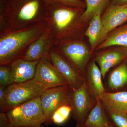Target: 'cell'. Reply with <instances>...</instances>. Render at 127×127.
Returning a JSON list of instances; mask_svg holds the SVG:
<instances>
[{"label":"cell","mask_w":127,"mask_h":127,"mask_svg":"<svg viewBox=\"0 0 127 127\" xmlns=\"http://www.w3.org/2000/svg\"><path fill=\"white\" fill-rule=\"evenodd\" d=\"M47 8L43 0H0V33L45 21Z\"/></svg>","instance_id":"6da1fadb"},{"label":"cell","mask_w":127,"mask_h":127,"mask_svg":"<svg viewBox=\"0 0 127 127\" xmlns=\"http://www.w3.org/2000/svg\"><path fill=\"white\" fill-rule=\"evenodd\" d=\"M45 21L53 46L62 42L77 40V27L82 22L84 9L61 4L47 5Z\"/></svg>","instance_id":"7a4b0ae2"},{"label":"cell","mask_w":127,"mask_h":127,"mask_svg":"<svg viewBox=\"0 0 127 127\" xmlns=\"http://www.w3.org/2000/svg\"><path fill=\"white\" fill-rule=\"evenodd\" d=\"M48 27L46 21H44L21 30L0 33V65L10 64L20 58Z\"/></svg>","instance_id":"3957f363"},{"label":"cell","mask_w":127,"mask_h":127,"mask_svg":"<svg viewBox=\"0 0 127 127\" xmlns=\"http://www.w3.org/2000/svg\"><path fill=\"white\" fill-rule=\"evenodd\" d=\"M6 113L14 127H38L45 122L40 96L15 107Z\"/></svg>","instance_id":"277c9868"},{"label":"cell","mask_w":127,"mask_h":127,"mask_svg":"<svg viewBox=\"0 0 127 127\" xmlns=\"http://www.w3.org/2000/svg\"><path fill=\"white\" fill-rule=\"evenodd\" d=\"M34 78L20 83H12L5 89V113L15 107L40 96L46 90Z\"/></svg>","instance_id":"5b68a950"},{"label":"cell","mask_w":127,"mask_h":127,"mask_svg":"<svg viewBox=\"0 0 127 127\" xmlns=\"http://www.w3.org/2000/svg\"><path fill=\"white\" fill-rule=\"evenodd\" d=\"M98 98L88 90L85 83L77 89H72L70 100L71 114L77 123L84 124L89 114L96 104Z\"/></svg>","instance_id":"8992f818"},{"label":"cell","mask_w":127,"mask_h":127,"mask_svg":"<svg viewBox=\"0 0 127 127\" xmlns=\"http://www.w3.org/2000/svg\"><path fill=\"white\" fill-rule=\"evenodd\" d=\"M72 64L84 78L92 52L84 42L79 40L62 42L53 46Z\"/></svg>","instance_id":"52a82bcc"},{"label":"cell","mask_w":127,"mask_h":127,"mask_svg":"<svg viewBox=\"0 0 127 127\" xmlns=\"http://www.w3.org/2000/svg\"><path fill=\"white\" fill-rule=\"evenodd\" d=\"M72 88L68 85L47 89L40 96L45 123L51 122L53 114L59 107L70 105Z\"/></svg>","instance_id":"ba28073f"},{"label":"cell","mask_w":127,"mask_h":127,"mask_svg":"<svg viewBox=\"0 0 127 127\" xmlns=\"http://www.w3.org/2000/svg\"><path fill=\"white\" fill-rule=\"evenodd\" d=\"M50 61L72 89H77L84 84L83 76L75 66L58 50L52 47L49 53Z\"/></svg>","instance_id":"9c48e42d"},{"label":"cell","mask_w":127,"mask_h":127,"mask_svg":"<svg viewBox=\"0 0 127 127\" xmlns=\"http://www.w3.org/2000/svg\"><path fill=\"white\" fill-rule=\"evenodd\" d=\"M34 78L46 89L68 85L66 79L53 65L50 58L39 61Z\"/></svg>","instance_id":"30bf717a"},{"label":"cell","mask_w":127,"mask_h":127,"mask_svg":"<svg viewBox=\"0 0 127 127\" xmlns=\"http://www.w3.org/2000/svg\"><path fill=\"white\" fill-rule=\"evenodd\" d=\"M101 20L102 27L98 43L110 32L127 21V4L109 5L101 17Z\"/></svg>","instance_id":"8fae6325"},{"label":"cell","mask_w":127,"mask_h":127,"mask_svg":"<svg viewBox=\"0 0 127 127\" xmlns=\"http://www.w3.org/2000/svg\"><path fill=\"white\" fill-rule=\"evenodd\" d=\"M53 45L48 27L41 36L30 44L20 58L30 61L49 58L50 50Z\"/></svg>","instance_id":"7c38bea8"},{"label":"cell","mask_w":127,"mask_h":127,"mask_svg":"<svg viewBox=\"0 0 127 127\" xmlns=\"http://www.w3.org/2000/svg\"><path fill=\"white\" fill-rule=\"evenodd\" d=\"M39 61H30L19 58L10 64L12 83H20L33 79Z\"/></svg>","instance_id":"4fadbf2b"},{"label":"cell","mask_w":127,"mask_h":127,"mask_svg":"<svg viewBox=\"0 0 127 127\" xmlns=\"http://www.w3.org/2000/svg\"><path fill=\"white\" fill-rule=\"evenodd\" d=\"M84 75V83L89 91L98 98L106 92L102 75L95 60L89 62Z\"/></svg>","instance_id":"5bb4252c"},{"label":"cell","mask_w":127,"mask_h":127,"mask_svg":"<svg viewBox=\"0 0 127 127\" xmlns=\"http://www.w3.org/2000/svg\"><path fill=\"white\" fill-rule=\"evenodd\" d=\"M104 87L107 92L124 91L127 86V64L123 63L115 67L104 78Z\"/></svg>","instance_id":"9a60e30c"},{"label":"cell","mask_w":127,"mask_h":127,"mask_svg":"<svg viewBox=\"0 0 127 127\" xmlns=\"http://www.w3.org/2000/svg\"><path fill=\"white\" fill-rule=\"evenodd\" d=\"M83 125L88 127H115L99 98Z\"/></svg>","instance_id":"2e32d148"},{"label":"cell","mask_w":127,"mask_h":127,"mask_svg":"<svg viewBox=\"0 0 127 127\" xmlns=\"http://www.w3.org/2000/svg\"><path fill=\"white\" fill-rule=\"evenodd\" d=\"M123 53L118 50H112L97 54L95 61L98 64L104 80L110 69L118 65L124 58Z\"/></svg>","instance_id":"e0dca14e"},{"label":"cell","mask_w":127,"mask_h":127,"mask_svg":"<svg viewBox=\"0 0 127 127\" xmlns=\"http://www.w3.org/2000/svg\"><path fill=\"white\" fill-rule=\"evenodd\" d=\"M99 98L106 108L127 114V91L105 92Z\"/></svg>","instance_id":"ac0fdd59"},{"label":"cell","mask_w":127,"mask_h":127,"mask_svg":"<svg viewBox=\"0 0 127 127\" xmlns=\"http://www.w3.org/2000/svg\"><path fill=\"white\" fill-rule=\"evenodd\" d=\"M102 11L98 12L93 16L85 33L88 38L91 47V51L98 44L102 27L101 14Z\"/></svg>","instance_id":"d6986e66"},{"label":"cell","mask_w":127,"mask_h":127,"mask_svg":"<svg viewBox=\"0 0 127 127\" xmlns=\"http://www.w3.org/2000/svg\"><path fill=\"white\" fill-rule=\"evenodd\" d=\"M116 46L127 47V25L114 32L100 44L97 50Z\"/></svg>","instance_id":"ffe728a7"},{"label":"cell","mask_w":127,"mask_h":127,"mask_svg":"<svg viewBox=\"0 0 127 127\" xmlns=\"http://www.w3.org/2000/svg\"><path fill=\"white\" fill-rule=\"evenodd\" d=\"M111 0H85L86 8L81 16L83 22H86L92 19L98 12L103 11L107 7Z\"/></svg>","instance_id":"44dd1931"},{"label":"cell","mask_w":127,"mask_h":127,"mask_svg":"<svg viewBox=\"0 0 127 127\" xmlns=\"http://www.w3.org/2000/svg\"><path fill=\"white\" fill-rule=\"evenodd\" d=\"M71 111L70 105H65L59 107L53 114L51 122L57 125L63 124L68 120Z\"/></svg>","instance_id":"7402d4cb"},{"label":"cell","mask_w":127,"mask_h":127,"mask_svg":"<svg viewBox=\"0 0 127 127\" xmlns=\"http://www.w3.org/2000/svg\"><path fill=\"white\" fill-rule=\"evenodd\" d=\"M105 108L114 127H127V114L119 112L106 108Z\"/></svg>","instance_id":"603a6c76"},{"label":"cell","mask_w":127,"mask_h":127,"mask_svg":"<svg viewBox=\"0 0 127 127\" xmlns=\"http://www.w3.org/2000/svg\"><path fill=\"white\" fill-rule=\"evenodd\" d=\"M12 83L10 64L0 65V86L6 88Z\"/></svg>","instance_id":"cb8c5ba5"},{"label":"cell","mask_w":127,"mask_h":127,"mask_svg":"<svg viewBox=\"0 0 127 127\" xmlns=\"http://www.w3.org/2000/svg\"><path fill=\"white\" fill-rule=\"evenodd\" d=\"M47 5L61 4L84 9L86 8L85 2L81 0H43Z\"/></svg>","instance_id":"d4e9b609"},{"label":"cell","mask_w":127,"mask_h":127,"mask_svg":"<svg viewBox=\"0 0 127 127\" xmlns=\"http://www.w3.org/2000/svg\"><path fill=\"white\" fill-rule=\"evenodd\" d=\"M6 88L0 86V111L5 112L6 108V97L5 89Z\"/></svg>","instance_id":"484cf974"},{"label":"cell","mask_w":127,"mask_h":127,"mask_svg":"<svg viewBox=\"0 0 127 127\" xmlns=\"http://www.w3.org/2000/svg\"><path fill=\"white\" fill-rule=\"evenodd\" d=\"M0 127H14L5 112L0 113Z\"/></svg>","instance_id":"4316f807"},{"label":"cell","mask_w":127,"mask_h":127,"mask_svg":"<svg viewBox=\"0 0 127 127\" xmlns=\"http://www.w3.org/2000/svg\"><path fill=\"white\" fill-rule=\"evenodd\" d=\"M111 4L116 5L127 4V0H111Z\"/></svg>","instance_id":"83f0119b"},{"label":"cell","mask_w":127,"mask_h":127,"mask_svg":"<svg viewBox=\"0 0 127 127\" xmlns=\"http://www.w3.org/2000/svg\"><path fill=\"white\" fill-rule=\"evenodd\" d=\"M75 127H85L84 125H81V124H76V125Z\"/></svg>","instance_id":"f1b7e54d"},{"label":"cell","mask_w":127,"mask_h":127,"mask_svg":"<svg viewBox=\"0 0 127 127\" xmlns=\"http://www.w3.org/2000/svg\"><path fill=\"white\" fill-rule=\"evenodd\" d=\"M43 127L41 125L40 126H38V127Z\"/></svg>","instance_id":"f546056e"},{"label":"cell","mask_w":127,"mask_h":127,"mask_svg":"<svg viewBox=\"0 0 127 127\" xmlns=\"http://www.w3.org/2000/svg\"><path fill=\"white\" fill-rule=\"evenodd\" d=\"M81 0L82 1H83V0Z\"/></svg>","instance_id":"4dcf8cb0"}]
</instances>
